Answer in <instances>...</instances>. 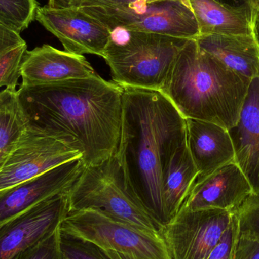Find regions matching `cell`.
I'll return each mask as SVG.
<instances>
[{
  "label": "cell",
  "mask_w": 259,
  "mask_h": 259,
  "mask_svg": "<svg viewBox=\"0 0 259 259\" xmlns=\"http://www.w3.org/2000/svg\"><path fill=\"white\" fill-rule=\"evenodd\" d=\"M18 92L29 127L82 154L85 167L115 155L123 121V87L98 75L21 86Z\"/></svg>",
  "instance_id": "6da1fadb"
},
{
  "label": "cell",
  "mask_w": 259,
  "mask_h": 259,
  "mask_svg": "<svg viewBox=\"0 0 259 259\" xmlns=\"http://www.w3.org/2000/svg\"><path fill=\"white\" fill-rule=\"evenodd\" d=\"M187 143L186 120L161 91L123 88L118 158L129 190L161 225L167 224L163 180L172 157Z\"/></svg>",
  "instance_id": "7a4b0ae2"
},
{
  "label": "cell",
  "mask_w": 259,
  "mask_h": 259,
  "mask_svg": "<svg viewBox=\"0 0 259 259\" xmlns=\"http://www.w3.org/2000/svg\"><path fill=\"white\" fill-rule=\"evenodd\" d=\"M252 80L239 75L190 39L161 92L185 118L237 125Z\"/></svg>",
  "instance_id": "3957f363"
},
{
  "label": "cell",
  "mask_w": 259,
  "mask_h": 259,
  "mask_svg": "<svg viewBox=\"0 0 259 259\" xmlns=\"http://www.w3.org/2000/svg\"><path fill=\"white\" fill-rule=\"evenodd\" d=\"M103 59L113 81L123 88L161 91L190 39L117 27Z\"/></svg>",
  "instance_id": "277c9868"
},
{
  "label": "cell",
  "mask_w": 259,
  "mask_h": 259,
  "mask_svg": "<svg viewBox=\"0 0 259 259\" xmlns=\"http://www.w3.org/2000/svg\"><path fill=\"white\" fill-rule=\"evenodd\" d=\"M68 6L80 8L110 30L121 27L187 39L200 35L190 0H71Z\"/></svg>",
  "instance_id": "5b68a950"
},
{
  "label": "cell",
  "mask_w": 259,
  "mask_h": 259,
  "mask_svg": "<svg viewBox=\"0 0 259 259\" xmlns=\"http://www.w3.org/2000/svg\"><path fill=\"white\" fill-rule=\"evenodd\" d=\"M69 211L94 209L142 231L161 234L162 227L129 190L116 155L85 167L67 192Z\"/></svg>",
  "instance_id": "8992f818"
},
{
  "label": "cell",
  "mask_w": 259,
  "mask_h": 259,
  "mask_svg": "<svg viewBox=\"0 0 259 259\" xmlns=\"http://www.w3.org/2000/svg\"><path fill=\"white\" fill-rule=\"evenodd\" d=\"M59 228L106 251L141 259H169L161 234L142 231L97 210L69 211Z\"/></svg>",
  "instance_id": "52a82bcc"
},
{
  "label": "cell",
  "mask_w": 259,
  "mask_h": 259,
  "mask_svg": "<svg viewBox=\"0 0 259 259\" xmlns=\"http://www.w3.org/2000/svg\"><path fill=\"white\" fill-rule=\"evenodd\" d=\"M236 212L222 209L179 211L163 227L169 259H207Z\"/></svg>",
  "instance_id": "ba28073f"
},
{
  "label": "cell",
  "mask_w": 259,
  "mask_h": 259,
  "mask_svg": "<svg viewBox=\"0 0 259 259\" xmlns=\"http://www.w3.org/2000/svg\"><path fill=\"white\" fill-rule=\"evenodd\" d=\"M82 158L61 140L29 127L0 164V191Z\"/></svg>",
  "instance_id": "9c48e42d"
},
{
  "label": "cell",
  "mask_w": 259,
  "mask_h": 259,
  "mask_svg": "<svg viewBox=\"0 0 259 259\" xmlns=\"http://www.w3.org/2000/svg\"><path fill=\"white\" fill-rule=\"evenodd\" d=\"M36 20L59 39L65 51L104 58L111 31L77 6L39 7Z\"/></svg>",
  "instance_id": "30bf717a"
},
{
  "label": "cell",
  "mask_w": 259,
  "mask_h": 259,
  "mask_svg": "<svg viewBox=\"0 0 259 259\" xmlns=\"http://www.w3.org/2000/svg\"><path fill=\"white\" fill-rule=\"evenodd\" d=\"M69 212L67 193L43 201L0 224V259H12L54 232Z\"/></svg>",
  "instance_id": "8fae6325"
},
{
  "label": "cell",
  "mask_w": 259,
  "mask_h": 259,
  "mask_svg": "<svg viewBox=\"0 0 259 259\" xmlns=\"http://www.w3.org/2000/svg\"><path fill=\"white\" fill-rule=\"evenodd\" d=\"M84 167L82 158L73 160L0 191V224L43 201L67 193L80 176Z\"/></svg>",
  "instance_id": "7c38bea8"
},
{
  "label": "cell",
  "mask_w": 259,
  "mask_h": 259,
  "mask_svg": "<svg viewBox=\"0 0 259 259\" xmlns=\"http://www.w3.org/2000/svg\"><path fill=\"white\" fill-rule=\"evenodd\" d=\"M252 192L238 164L230 163L193 184L179 211L222 209L236 212Z\"/></svg>",
  "instance_id": "4fadbf2b"
},
{
  "label": "cell",
  "mask_w": 259,
  "mask_h": 259,
  "mask_svg": "<svg viewBox=\"0 0 259 259\" xmlns=\"http://www.w3.org/2000/svg\"><path fill=\"white\" fill-rule=\"evenodd\" d=\"M98 75L83 55L44 44L26 52L21 67V86H40Z\"/></svg>",
  "instance_id": "5bb4252c"
},
{
  "label": "cell",
  "mask_w": 259,
  "mask_h": 259,
  "mask_svg": "<svg viewBox=\"0 0 259 259\" xmlns=\"http://www.w3.org/2000/svg\"><path fill=\"white\" fill-rule=\"evenodd\" d=\"M185 120L187 146L199 171L194 184L222 166L235 162V150L228 130L208 121Z\"/></svg>",
  "instance_id": "9a60e30c"
},
{
  "label": "cell",
  "mask_w": 259,
  "mask_h": 259,
  "mask_svg": "<svg viewBox=\"0 0 259 259\" xmlns=\"http://www.w3.org/2000/svg\"><path fill=\"white\" fill-rule=\"evenodd\" d=\"M235 162L259 191V77L251 81L237 125L230 129Z\"/></svg>",
  "instance_id": "2e32d148"
},
{
  "label": "cell",
  "mask_w": 259,
  "mask_h": 259,
  "mask_svg": "<svg viewBox=\"0 0 259 259\" xmlns=\"http://www.w3.org/2000/svg\"><path fill=\"white\" fill-rule=\"evenodd\" d=\"M196 41L239 75L250 80L259 77V44L254 34L199 35Z\"/></svg>",
  "instance_id": "e0dca14e"
},
{
  "label": "cell",
  "mask_w": 259,
  "mask_h": 259,
  "mask_svg": "<svg viewBox=\"0 0 259 259\" xmlns=\"http://www.w3.org/2000/svg\"><path fill=\"white\" fill-rule=\"evenodd\" d=\"M200 35H251L252 7L234 8L215 0H190Z\"/></svg>",
  "instance_id": "ac0fdd59"
},
{
  "label": "cell",
  "mask_w": 259,
  "mask_h": 259,
  "mask_svg": "<svg viewBox=\"0 0 259 259\" xmlns=\"http://www.w3.org/2000/svg\"><path fill=\"white\" fill-rule=\"evenodd\" d=\"M198 175L187 143H184L172 157L163 180V205L167 224L179 212Z\"/></svg>",
  "instance_id": "d6986e66"
},
{
  "label": "cell",
  "mask_w": 259,
  "mask_h": 259,
  "mask_svg": "<svg viewBox=\"0 0 259 259\" xmlns=\"http://www.w3.org/2000/svg\"><path fill=\"white\" fill-rule=\"evenodd\" d=\"M29 128L28 121L17 90L0 93V164L4 161Z\"/></svg>",
  "instance_id": "ffe728a7"
},
{
  "label": "cell",
  "mask_w": 259,
  "mask_h": 259,
  "mask_svg": "<svg viewBox=\"0 0 259 259\" xmlns=\"http://www.w3.org/2000/svg\"><path fill=\"white\" fill-rule=\"evenodd\" d=\"M27 51L20 33L0 24V87L16 90Z\"/></svg>",
  "instance_id": "44dd1931"
},
{
  "label": "cell",
  "mask_w": 259,
  "mask_h": 259,
  "mask_svg": "<svg viewBox=\"0 0 259 259\" xmlns=\"http://www.w3.org/2000/svg\"><path fill=\"white\" fill-rule=\"evenodd\" d=\"M36 0H0V24L21 33L36 19Z\"/></svg>",
  "instance_id": "7402d4cb"
},
{
  "label": "cell",
  "mask_w": 259,
  "mask_h": 259,
  "mask_svg": "<svg viewBox=\"0 0 259 259\" xmlns=\"http://www.w3.org/2000/svg\"><path fill=\"white\" fill-rule=\"evenodd\" d=\"M59 244L65 259H112L104 249L88 240L61 231Z\"/></svg>",
  "instance_id": "603a6c76"
},
{
  "label": "cell",
  "mask_w": 259,
  "mask_h": 259,
  "mask_svg": "<svg viewBox=\"0 0 259 259\" xmlns=\"http://www.w3.org/2000/svg\"><path fill=\"white\" fill-rule=\"evenodd\" d=\"M237 214L240 237L259 241V191L245 199Z\"/></svg>",
  "instance_id": "cb8c5ba5"
},
{
  "label": "cell",
  "mask_w": 259,
  "mask_h": 259,
  "mask_svg": "<svg viewBox=\"0 0 259 259\" xmlns=\"http://www.w3.org/2000/svg\"><path fill=\"white\" fill-rule=\"evenodd\" d=\"M12 259H65L59 244V228Z\"/></svg>",
  "instance_id": "d4e9b609"
},
{
  "label": "cell",
  "mask_w": 259,
  "mask_h": 259,
  "mask_svg": "<svg viewBox=\"0 0 259 259\" xmlns=\"http://www.w3.org/2000/svg\"><path fill=\"white\" fill-rule=\"evenodd\" d=\"M239 238L238 218L236 211L231 225L207 259H234Z\"/></svg>",
  "instance_id": "484cf974"
},
{
  "label": "cell",
  "mask_w": 259,
  "mask_h": 259,
  "mask_svg": "<svg viewBox=\"0 0 259 259\" xmlns=\"http://www.w3.org/2000/svg\"><path fill=\"white\" fill-rule=\"evenodd\" d=\"M234 259H259V241L240 236Z\"/></svg>",
  "instance_id": "4316f807"
},
{
  "label": "cell",
  "mask_w": 259,
  "mask_h": 259,
  "mask_svg": "<svg viewBox=\"0 0 259 259\" xmlns=\"http://www.w3.org/2000/svg\"><path fill=\"white\" fill-rule=\"evenodd\" d=\"M215 1L231 7H252L253 9V0H215Z\"/></svg>",
  "instance_id": "83f0119b"
},
{
  "label": "cell",
  "mask_w": 259,
  "mask_h": 259,
  "mask_svg": "<svg viewBox=\"0 0 259 259\" xmlns=\"http://www.w3.org/2000/svg\"><path fill=\"white\" fill-rule=\"evenodd\" d=\"M252 28L253 34L259 44V7L253 9L252 15Z\"/></svg>",
  "instance_id": "f1b7e54d"
},
{
  "label": "cell",
  "mask_w": 259,
  "mask_h": 259,
  "mask_svg": "<svg viewBox=\"0 0 259 259\" xmlns=\"http://www.w3.org/2000/svg\"><path fill=\"white\" fill-rule=\"evenodd\" d=\"M106 252H107L108 255H109L112 259H141L136 258V257L133 256V255L116 252V251L107 250Z\"/></svg>",
  "instance_id": "f546056e"
},
{
  "label": "cell",
  "mask_w": 259,
  "mask_h": 259,
  "mask_svg": "<svg viewBox=\"0 0 259 259\" xmlns=\"http://www.w3.org/2000/svg\"><path fill=\"white\" fill-rule=\"evenodd\" d=\"M71 0H53V6L52 7H64L68 6Z\"/></svg>",
  "instance_id": "4dcf8cb0"
},
{
  "label": "cell",
  "mask_w": 259,
  "mask_h": 259,
  "mask_svg": "<svg viewBox=\"0 0 259 259\" xmlns=\"http://www.w3.org/2000/svg\"><path fill=\"white\" fill-rule=\"evenodd\" d=\"M259 7V0H253V9Z\"/></svg>",
  "instance_id": "1f68e13d"
}]
</instances>
